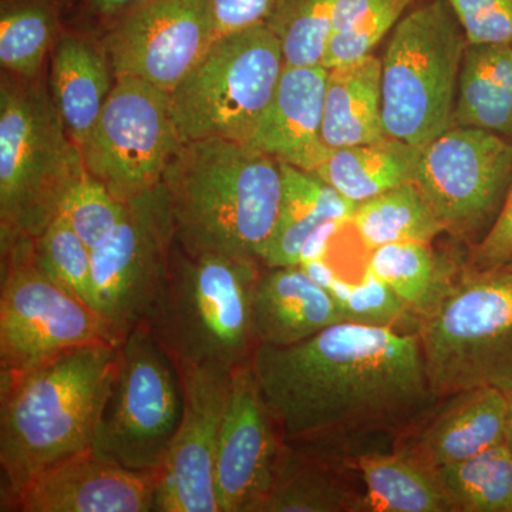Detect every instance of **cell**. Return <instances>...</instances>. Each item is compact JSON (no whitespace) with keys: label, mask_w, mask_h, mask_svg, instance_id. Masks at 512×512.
I'll use <instances>...</instances> for the list:
<instances>
[{"label":"cell","mask_w":512,"mask_h":512,"mask_svg":"<svg viewBox=\"0 0 512 512\" xmlns=\"http://www.w3.org/2000/svg\"><path fill=\"white\" fill-rule=\"evenodd\" d=\"M367 268L413 312L423 318L453 282L430 244L397 242L372 249Z\"/></svg>","instance_id":"cell-30"},{"label":"cell","mask_w":512,"mask_h":512,"mask_svg":"<svg viewBox=\"0 0 512 512\" xmlns=\"http://www.w3.org/2000/svg\"><path fill=\"white\" fill-rule=\"evenodd\" d=\"M413 0H335L332 35L326 46L325 69L357 62L403 18Z\"/></svg>","instance_id":"cell-33"},{"label":"cell","mask_w":512,"mask_h":512,"mask_svg":"<svg viewBox=\"0 0 512 512\" xmlns=\"http://www.w3.org/2000/svg\"><path fill=\"white\" fill-rule=\"evenodd\" d=\"M421 151L423 147L384 137L375 143L330 150L315 174L343 197L360 204L399 185L414 183Z\"/></svg>","instance_id":"cell-27"},{"label":"cell","mask_w":512,"mask_h":512,"mask_svg":"<svg viewBox=\"0 0 512 512\" xmlns=\"http://www.w3.org/2000/svg\"><path fill=\"white\" fill-rule=\"evenodd\" d=\"M416 335L439 402L477 387L512 394V271L467 268Z\"/></svg>","instance_id":"cell-6"},{"label":"cell","mask_w":512,"mask_h":512,"mask_svg":"<svg viewBox=\"0 0 512 512\" xmlns=\"http://www.w3.org/2000/svg\"><path fill=\"white\" fill-rule=\"evenodd\" d=\"M183 413L180 372L141 322L117 346L116 370L93 450L130 470L156 476Z\"/></svg>","instance_id":"cell-9"},{"label":"cell","mask_w":512,"mask_h":512,"mask_svg":"<svg viewBox=\"0 0 512 512\" xmlns=\"http://www.w3.org/2000/svg\"><path fill=\"white\" fill-rule=\"evenodd\" d=\"M111 64L92 42L66 33L57 40L50 89L73 140L82 146L99 121L111 90Z\"/></svg>","instance_id":"cell-23"},{"label":"cell","mask_w":512,"mask_h":512,"mask_svg":"<svg viewBox=\"0 0 512 512\" xmlns=\"http://www.w3.org/2000/svg\"><path fill=\"white\" fill-rule=\"evenodd\" d=\"M251 365L284 443L336 460L369 437L412 433L439 403L416 333L336 323L295 345H258Z\"/></svg>","instance_id":"cell-1"},{"label":"cell","mask_w":512,"mask_h":512,"mask_svg":"<svg viewBox=\"0 0 512 512\" xmlns=\"http://www.w3.org/2000/svg\"><path fill=\"white\" fill-rule=\"evenodd\" d=\"M507 443L512 450V394H508Z\"/></svg>","instance_id":"cell-41"},{"label":"cell","mask_w":512,"mask_h":512,"mask_svg":"<svg viewBox=\"0 0 512 512\" xmlns=\"http://www.w3.org/2000/svg\"><path fill=\"white\" fill-rule=\"evenodd\" d=\"M348 464L284 443L274 480L256 512L362 511L363 494L348 480Z\"/></svg>","instance_id":"cell-22"},{"label":"cell","mask_w":512,"mask_h":512,"mask_svg":"<svg viewBox=\"0 0 512 512\" xmlns=\"http://www.w3.org/2000/svg\"><path fill=\"white\" fill-rule=\"evenodd\" d=\"M328 69L286 66L271 104L249 144L279 163L316 173L330 148L322 140Z\"/></svg>","instance_id":"cell-18"},{"label":"cell","mask_w":512,"mask_h":512,"mask_svg":"<svg viewBox=\"0 0 512 512\" xmlns=\"http://www.w3.org/2000/svg\"><path fill=\"white\" fill-rule=\"evenodd\" d=\"M467 37L446 0L404 13L382 57L386 137L426 147L453 127Z\"/></svg>","instance_id":"cell-7"},{"label":"cell","mask_w":512,"mask_h":512,"mask_svg":"<svg viewBox=\"0 0 512 512\" xmlns=\"http://www.w3.org/2000/svg\"><path fill=\"white\" fill-rule=\"evenodd\" d=\"M261 268L251 259L188 254L174 242L143 322L175 366L232 373L251 362L252 289Z\"/></svg>","instance_id":"cell-4"},{"label":"cell","mask_w":512,"mask_h":512,"mask_svg":"<svg viewBox=\"0 0 512 512\" xmlns=\"http://www.w3.org/2000/svg\"><path fill=\"white\" fill-rule=\"evenodd\" d=\"M181 144L170 93L123 76L80 150L87 173L126 202L161 184Z\"/></svg>","instance_id":"cell-11"},{"label":"cell","mask_w":512,"mask_h":512,"mask_svg":"<svg viewBox=\"0 0 512 512\" xmlns=\"http://www.w3.org/2000/svg\"><path fill=\"white\" fill-rule=\"evenodd\" d=\"M440 402L399 446L427 466L437 470L460 463L507 441V393L477 387Z\"/></svg>","instance_id":"cell-19"},{"label":"cell","mask_w":512,"mask_h":512,"mask_svg":"<svg viewBox=\"0 0 512 512\" xmlns=\"http://www.w3.org/2000/svg\"><path fill=\"white\" fill-rule=\"evenodd\" d=\"M281 163L249 143L185 141L161 180L175 242L188 254L262 265L282 201Z\"/></svg>","instance_id":"cell-3"},{"label":"cell","mask_w":512,"mask_h":512,"mask_svg":"<svg viewBox=\"0 0 512 512\" xmlns=\"http://www.w3.org/2000/svg\"><path fill=\"white\" fill-rule=\"evenodd\" d=\"M335 0H276L266 19L281 43L286 66L322 64L332 35Z\"/></svg>","instance_id":"cell-34"},{"label":"cell","mask_w":512,"mask_h":512,"mask_svg":"<svg viewBox=\"0 0 512 512\" xmlns=\"http://www.w3.org/2000/svg\"><path fill=\"white\" fill-rule=\"evenodd\" d=\"M126 202V217L119 227L92 249L96 312L117 346L146 318L175 242L161 184Z\"/></svg>","instance_id":"cell-13"},{"label":"cell","mask_w":512,"mask_h":512,"mask_svg":"<svg viewBox=\"0 0 512 512\" xmlns=\"http://www.w3.org/2000/svg\"><path fill=\"white\" fill-rule=\"evenodd\" d=\"M146 0H83V8L92 18L113 25Z\"/></svg>","instance_id":"cell-40"},{"label":"cell","mask_w":512,"mask_h":512,"mask_svg":"<svg viewBox=\"0 0 512 512\" xmlns=\"http://www.w3.org/2000/svg\"><path fill=\"white\" fill-rule=\"evenodd\" d=\"M256 346H291L336 323L346 322L322 286L301 266H262L252 289Z\"/></svg>","instance_id":"cell-20"},{"label":"cell","mask_w":512,"mask_h":512,"mask_svg":"<svg viewBox=\"0 0 512 512\" xmlns=\"http://www.w3.org/2000/svg\"><path fill=\"white\" fill-rule=\"evenodd\" d=\"M184 413L156 474V512H221L215 457L232 373L215 367H177Z\"/></svg>","instance_id":"cell-15"},{"label":"cell","mask_w":512,"mask_h":512,"mask_svg":"<svg viewBox=\"0 0 512 512\" xmlns=\"http://www.w3.org/2000/svg\"><path fill=\"white\" fill-rule=\"evenodd\" d=\"M70 0H2L0 63L20 79L39 76Z\"/></svg>","instance_id":"cell-28"},{"label":"cell","mask_w":512,"mask_h":512,"mask_svg":"<svg viewBox=\"0 0 512 512\" xmlns=\"http://www.w3.org/2000/svg\"><path fill=\"white\" fill-rule=\"evenodd\" d=\"M214 40L210 0H146L110 25L104 46L114 77L171 93Z\"/></svg>","instance_id":"cell-14"},{"label":"cell","mask_w":512,"mask_h":512,"mask_svg":"<svg viewBox=\"0 0 512 512\" xmlns=\"http://www.w3.org/2000/svg\"><path fill=\"white\" fill-rule=\"evenodd\" d=\"M512 258V187L497 221L470 252L467 268H501Z\"/></svg>","instance_id":"cell-38"},{"label":"cell","mask_w":512,"mask_h":512,"mask_svg":"<svg viewBox=\"0 0 512 512\" xmlns=\"http://www.w3.org/2000/svg\"><path fill=\"white\" fill-rule=\"evenodd\" d=\"M284 440L266 406L251 362L232 372L215 457L221 512H256L274 480Z\"/></svg>","instance_id":"cell-16"},{"label":"cell","mask_w":512,"mask_h":512,"mask_svg":"<svg viewBox=\"0 0 512 512\" xmlns=\"http://www.w3.org/2000/svg\"><path fill=\"white\" fill-rule=\"evenodd\" d=\"M285 59L266 22L218 37L170 93L181 141L249 143L271 104Z\"/></svg>","instance_id":"cell-8"},{"label":"cell","mask_w":512,"mask_h":512,"mask_svg":"<svg viewBox=\"0 0 512 512\" xmlns=\"http://www.w3.org/2000/svg\"><path fill=\"white\" fill-rule=\"evenodd\" d=\"M414 184L444 231L485 235L512 187V141L478 128L451 127L423 147Z\"/></svg>","instance_id":"cell-12"},{"label":"cell","mask_w":512,"mask_h":512,"mask_svg":"<svg viewBox=\"0 0 512 512\" xmlns=\"http://www.w3.org/2000/svg\"><path fill=\"white\" fill-rule=\"evenodd\" d=\"M299 266L332 296L346 322L394 330H399L406 323L417 330L419 319L367 266L359 284H350L340 278L325 259Z\"/></svg>","instance_id":"cell-32"},{"label":"cell","mask_w":512,"mask_h":512,"mask_svg":"<svg viewBox=\"0 0 512 512\" xmlns=\"http://www.w3.org/2000/svg\"><path fill=\"white\" fill-rule=\"evenodd\" d=\"M276 0H210L215 39L266 22Z\"/></svg>","instance_id":"cell-39"},{"label":"cell","mask_w":512,"mask_h":512,"mask_svg":"<svg viewBox=\"0 0 512 512\" xmlns=\"http://www.w3.org/2000/svg\"><path fill=\"white\" fill-rule=\"evenodd\" d=\"M468 45H512V0H446Z\"/></svg>","instance_id":"cell-37"},{"label":"cell","mask_w":512,"mask_h":512,"mask_svg":"<svg viewBox=\"0 0 512 512\" xmlns=\"http://www.w3.org/2000/svg\"><path fill=\"white\" fill-rule=\"evenodd\" d=\"M126 212L127 202L114 197L106 185L86 171L67 195L60 214L92 251L113 235Z\"/></svg>","instance_id":"cell-36"},{"label":"cell","mask_w":512,"mask_h":512,"mask_svg":"<svg viewBox=\"0 0 512 512\" xmlns=\"http://www.w3.org/2000/svg\"><path fill=\"white\" fill-rule=\"evenodd\" d=\"M456 512H512V450L505 443L437 468Z\"/></svg>","instance_id":"cell-31"},{"label":"cell","mask_w":512,"mask_h":512,"mask_svg":"<svg viewBox=\"0 0 512 512\" xmlns=\"http://www.w3.org/2000/svg\"><path fill=\"white\" fill-rule=\"evenodd\" d=\"M116 362L117 346L100 342L0 375V511L47 468L93 446Z\"/></svg>","instance_id":"cell-2"},{"label":"cell","mask_w":512,"mask_h":512,"mask_svg":"<svg viewBox=\"0 0 512 512\" xmlns=\"http://www.w3.org/2000/svg\"><path fill=\"white\" fill-rule=\"evenodd\" d=\"M100 342L114 345L106 323L46 275L36 259L35 241L2 242L0 375Z\"/></svg>","instance_id":"cell-10"},{"label":"cell","mask_w":512,"mask_h":512,"mask_svg":"<svg viewBox=\"0 0 512 512\" xmlns=\"http://www.w3.org/2000/svg\"><path fill=\"white\" fill-rule=\"evenodd\" d=\"M35 80L3 73L0 83L2 242L39 238L87 171L55 101Z\"/></svg>","instance_id":"cell-5"},{"label":"cell","mask_w":512,"mask_h":512,"mask_svg":"<svg viewBox=\"0 0 512 512\" xmlns=\"http://www.w3.org/2000/svg\"><path fill=\"white\" fill-rule=\"evenodd\" d=\"M386 137L382 119V59L375 55L328 70L322 140L330 148Z\"/></svg>","instance_id":"cell-24"},{"label":"cell","mask_w":512,"mask_h":512,"mask_svg":"<svg viewBox=\"0 0 512 512\" xmlns=\"http://www.w3.org/2000/svg\"><path fill=\"white\" fill-rule=\"evenodd\" d=\"M156 511V476L101 456L93 447L30 481L10 512Z\"/></svg>","instance_id":"cell-17"},{"label":"cell","mask_w":512,"mask_h":512,"mask_svg":"<svg viewBox=\"0 0 512 512\" xmlns=\"http://www.w3.org/2000/svg\"><path fill=\"white\" fill-rule=\"evenodd\" d=\"M343 463L359 471L362 477V512H456L437 470L406 448L363 451Z\"/></svg>","instance_id":"cell-25"},{"label":"cell","mask_w":512,"mask_h":512,"mask_svg":"<svg viewBox=\"0 0 512 512\" xmlns=\"http://www.w3.org/2000/svg\"><path fill=\"white\" fill-rule=\"evenodd\" d=\"M352 224L370 251L397 242L431 244L446 232L414 183L360 202Z\"/></svg>","instance_id":"cell-29"},{"label":"cell","mask_w":512,"mask_h":512,"mask_svg":"<svg viewBox=\"0 0 512 512\" xmlns=\"http://www.w3.org/2000/svg\"><path fill=\"white\" fill-rule=\"evenodd\" d=\"M453 127L478 128L512 141V45H467Z\"/></svg>","instance_id":"cell-26"},{"label":"cell","mask_w":512,"mask_h":512,"mask_svg":"<svg viewBox=\"0 0 512 512\" xmlns=\"http://www.w3.org/2000/svg\"><path fill=\"white\" fill-rule=\"evenodd\" d=\"M504 268L510 269V271H512V258L507 262V264L504 265Z\"/></svg>","instance_id":"cell-42"},{"label":"cell","mask_w":512,"mask_h":512,"mask_svg":"<svg viewBox=\"0 0 512 512\" xmlns=\"http://www.w3.org/2000/svg\"><path fill=\"white\" fill-rule=\"evenodd\" d=\"M282 201L262 266H298L309 238L328 222H352L356 202L343 197L318 174L281 163Z\"/></svg>","instance_id":"cell-21"},{"label":"cell","mask_w":512,"mask_h":512,"mask_svg":"<svg viewBox=\"0 0 512 512\" xmlns=\"http://www.w3.org/2000/svg\"><path fill=\"white\" fill-rule=\"evenodd\" d=\"M33 241L37 262L46 275L96 312L92 251L76 234L69 221L60 214Z\"/></svg>","instance_id":"cell-35"}]
</instances>
